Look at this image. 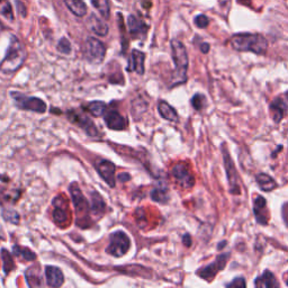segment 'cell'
<instances>
[{"label": "cell", "instance_id": "44dd1931", "mask_svg": "<svg viewBox=\"0 0 288 288\" xmlns=\"http://www.w3.org/2000/svg\"><path fill=\"white\" fill-rule=\"evenodd\" d=\"M254 286L257 288H274L279 287V284L276 280V277L272 272H270L269 270H265L263 275L257 277V279L254 280Z\"/></svg>", "mask_w": 288, "mask_h": 288}, {"label": "cell", "instance_id": "3957f363", "mask_svg": "<svg viewBox=\"0 0 288 288\" xmlns=\"http://www.w3.org/2000/svg\"><path fill=\"white\" fill-rule=\"evenodd\" d=\"M171 51L172 59H174L176 71L172 77V87L184 83L187 80V70H188V54L185 45L178 40L171 41Z\"/></svg>", "mask_w": 288, "mask_h": 288}, {"label": "cell", "instance_id": "8fae6325", "mask_svg": "<svg viewBox=\"0 0 288 288\" xmlns=\"http://www.w3.org/2000/svg\"><path fill=\"white\" fill-rule=\"evenodd\" d=\"M253 214L257 222L261 225H267L269 222V212L267 208V201L263 196H257L253 202Z\"/></svg>", "mask_w": 288, "mask_h": 288}, {"label": "cell", "instance_id": "d590c367", "mask_svg": "<svg viewBox=\"0 0 288 288\" xmlns=\"http://www.w3.org/2000/svg\"><path fill=\"white\" fill-rule=\"evenodd\" d=\"M227 287H234V288H245L247 287V282L243 277H238V278L233 279L230 284L227 285Z\"/></svg>", "mask_w": 288, "mask_h": 288}, {"label": "cell", "instance_id": "74e56055", "mask_svg": "<svg viewBox=\"0 0 288 288\" xmlns=\"http://www.w3.org/2000/svg\"><path fill=\"white\" fill-rule=\"evenodd\" d=\"M281 214H282V218H284V222L286 224V227L288 228V203H285L284 205H282Z\"/></svg>", "mask_w": 288, "mask_h": 288}, {"label": "cell", "instance_id": "60d3db41", "mask_svg": "<svg viewBox=\"0 0 288 288\" xmlns=\"http://www.w3.org/2000/svg\"><path fill=\"white\" fill-rule=\"evenodd\" d=\"M201 51L203 52V53H207V52L209 51V44L208 43H203L201 45Z\"/></svg>", "mask_w": 288, "mask_h": 288}, {"label": "cell", "instance_id": "9a60e30c", "mask_svg": "<svg viewBox=\"0 0 288 288\" xmlns=\"http://www.w3.org/2000/svg\"><path fill=\"white\" fill-rule=\"evenodd\" d=\"M105 123H106L108 129L115 131L124 130L127 126V119L116 111H112L106 114V116H105Z\"/></svg>", "mask_w": 288, "mask_h": 288}, {"label": "cell", "instance_id": "e575fe53", "mask_svg": "<svg viewBox=\"0 0 288 288\" xmlns=\"http://www.w3.org/2000/svg\"><path fill=\"white\" fill-rule=\"evenodd\" d=\"M4 218L10 223H14V224L19 223V215L15 211H5Z\"/></svg>", "mask_w": 288, "mask_h": 288}, {"label": "cell", "instance_id": "d4e9b609", "mask_svg": "<svg viewBox=\"0 0 288 288\" xmlns=\"http://www.w3.org/2000/svg\"><path fill=\"white\" fill-rule=\"evenodd\" d=\"M151 198L156 203L160 204H166L169 201V194H168V188L167 187H155L154 189L151 191Z\"/></svg>", "mask_w": 288, "mask_h": 288}, {"label": "cell", "instance_id": "4dcf8cb0", "mask_svg": "<svg viewBox=\"0 0 288 288\" xmlns=\"http://www.w3.org/2000/svg\"><path fill=\"white\" fill-rule=\"evenodd\" d=\"M0 14L5 16V18H7L9 22H13L14 20L13 9L8 0H0Z\"/></svg>", "mask_w": 288, "mask_h": 288}, {"label": "cell", "instance_id": "ac0fdd59", "mask_svg": "<svg viewBox=\"0 0 288 288\" xmlns=\"http://www.w3.org/2000/svg\"><path fill=\"white\" fill-rule=\"evenodd\" d=\"M88 28L98 36H106L108 34V26L96 15H90L87 19Z\"/></svg>", "mask_w": 288, "mask_h": 288}, {"label": "cell", "instance_id": "ba28073f", "mask_svg": "<svg viewBox=\"0 0 288 288\" xmlns=\"http://www.w3.org/2000/svg\"><path fill=\"white\" fill-rule=\"evenodd\" d=\"M105 53H106V49L101 41L95 38L87 39L85 43V57L90 63H102Z\"/></svg>", "mask_w": 288, "mask_h": 288}, {"label": "cell", "instance_id": "bcb514c9", "mask_svg": "<svg viewBox=\"0 0 288 288\" xmlns=\"http://www.w3.org/2000/svg\"><path fill=\"white\" fill-rule=\"evenodd\" d=\"M286 284H287V286H288V275H287V279H286Z\"/></svg>", "mask_w": 288, "mask_h": 288}, {"label": "cell", "instance_id": "9c48e42d", "mask_svg": "<svg viewBox=\"0 0 288 288\" xmlns=\"http://www.w3.org/2000/svg\"><path fill=\"white\" fill-rule=\"evenodd\" d=\"M230 258V253H222L216 257V259L213 261L212 264H209L206 267H203L200 270L197 271V276H200L201 278L206 281H212L219 271L224 269V267L227 266L228 260Z\"/></svg>", "mask_w": 288, "mask_h": 288}, {"label": "cell", "instance_id": "f35d334b", "mask_svg": "<svg viewBox=\"0 0 288 288\" xmlns=\"http://www.w3.org/2000/svg\"><path fill=\"white\" fill-rule=\"evenodd\" d=\"M182 242H184V244L186 245V247H190L191 245V237L189 234H185L184 235V238H182Z\"/></svg>", "mask_w": 288, "mask_h": 288}, {"label": "cell", "instance_id": "836d02e7", "mask_svg": "<svg viewBox=\"0 0 288 288\" xmlns=\"http://www.w3.org/2000/svg\"><path fill=\"white\" fill-rule=\"evenodd\" d=\"M57 50H59L61 53H63V54H69L71 52V44H70L69 40H67L65 38L61 39L59 44H57Z\"/></svg>", "mask_w": 288, "mask_h": 288}, {"label": "cell", "instance_id": "d6986e66", "mask_svg": "<svg viewBox=\"0 0 288 288\" xmlns=\"http://www.w3.org/2000/svg\"><path fill=\"white\" fill-rule=\"evenodd\" d=\"M144 60H145V55L143 52H141L139 50H133L132 54H131L130 66L127 69L131 71H135L136 73H139V75H143Z\"/></svg>", "mask_w": 288, "mask_h": 288}, {"label": "cell", "instance_id": "7a4b0ae2", "mask_svg": "<svg viewBox=\"0 0 288 288\" xmlns=\"http://www.w3.org/2000/svg\"><path fill=\"white\" fill-rule=\"evenodd\" d=\"M26 59V51L24 45L22 44L16 36L10 38V43L5 55L4 60L0 63V70L5 73L16 72L20 67L24 65Z\"/></svg>", "mask_w": 288, "mask_h": 288}, {"label": "cell", "instance_id": "5b68a950", "mask_svg": "<svg viewBox=\"0 0 288 288\" xmlns=\"http://www.w3.org/2000/svg\"><path fill=\"white\" fill-rule=\"evenodd\" d=\"M222 154H223V161L225 171H227V177L230 185V193L233 195H240L241 194V186H240V178L238 175V171L235 169L234 162L230 155L227 145L225 143L222 144Z\"/></svg>", "mask_w": 288, "mask_h": 288}, {"label": "cell", "instance_id": "30bf717a", "mask_svg": "<svg viewBox=\"0 0 288 288\" xmlns=\"http://www.w3.org/2000/svg\"><path fill=\"white\" fill-rule=\"evenodd\" d=\"M172 177L178 185L184 189H190V188L195 185V178H194L193 172L190 171L189 167H188L184 162H179L174 166L171 170Z\"/></svg>", "mask_w": 288, "mask_h": 288}, {"label": "cell", "instance_id": "484cf974", "mask_svg": "<svg viewBox=\"0 0 288 288\" xmlns=\"http://www.w3.org/2000/svg\"><path fill=\"white\" fill-rule=\"evenodd\" d=\"M105 211V202L103 201L102 196L99 194L95 193L92 195V205L90 207V212L92 215L101 217Z\"/></svg>", "mask_w": 288, "mask_h": 288}, {"label": "cell", "instance_id": "4316f807", "mask_svg": "<svg viewBox=\"0 0 288 288\" xmlns=\"http://www.w3.org/2000/svg\"><path fill=\"white\" fill-rule=\"evenodd\" d=\"M91 4L105 19H108L111 16V6L108 0H91Z\"/></svg>", "mask_w": 288, "mask_h": 288}, {"label": "cell", "instance_id": "e0dca14e", "mask_svg": "<svg viewBox=\"0 0 288 288\" xmlns=\"http://www.w3.org/2000/svg\"><path fill=\"white\" fill-rule=\"evenodd\" d=\"M287 104L282 101L281 98H276L269 106V112L272 120H274L275 123L281 122V119L285 117L287 113Z\"/></svg>", "mask_w": 288, "mask_h": 288}, {"label": "cell", "instance_id": "ee69618b", "mask_svg": "<svg viewBox=\"0 0 288 288\" xmlns=\"http://www.w3.org/2000/svg\"><path fill=\"white\" fill-rule=\"evenodd\" d=\"M238 3L240 4H250V0H238Z\"/></svg>", "mask_w": 288, "mask_h": 288}, {"label": "cell", "instance_id": "7c38bea8", "mask_svg": "<svg viewBox=\"0 0 288 288\" xmlns=\"http://www.w3.org/2000/svg\"><path fill=\"white\" fill-rule=\"evenodd\" d=\"M96 168L98 174L106 181V184L111 187H115V166L113 162L108 160H102L96 165Z\"/></svg>", "mask_w": 288, "mask_h": 288}, {"label": "cell", "instance_id": "52a82bcc", "mask_svg": "<svg viewBox=\"0 0 288 288\" xmlns=\"http://www.w3.org/2000/svg\"><path fill=\"white\" fill-rule=\"evenodd\" d=\"M15 105L20 109L25 111H32L35 113H45L46 112V104L38 97H26L19 92H12Z\"/></svg>", "mask_w": 288, "mask_h": 288}, {"label": "cell", "instance_id": "cb8c5ba5", "mask_svg": "<svg viewBox=\"0 0 288 288\" xmlns=\"http://www.w3.org/2000/svg\"><path fill=\"white\" fill-rule=\"evenodd\" d=\"M158 111L161 116L167 120H170V122H177L178 120V114L175 111V108L170 106V105L167 102H164V101L159 102Z\"/></svg>", "mask_w": 288, "mask_h": 288}, {"label": "cell", "instance_id": "6da1fadb", "mask_svg": "<svg viewBox=\"0 0 288 288\" xmlns=\"http://www.w3.org/2000/svg\"><path fill=\"white\" fill-rule=\"evenodd\" d=\"M231 45L234 50L241 52H252L258 55L265 54L268 49V42L260 34L241 33L235 34L231 39Z\"/></svg>", "mask_w": 288, "mask_h": 288}, {"label": "cell", "instance_id": "5bb4252c", "mask_svg": "<svg viewBox=\"0 0 288 288\" xmlns=\"http://www.w3.org/2000/svg\"><path fill=\"white\" fill-rule=\"evenodd\" d=\"M69 115H70V118L72 122L79 125V126L85 131L88 135H90V136L98 135L96 125L91 122L90 118H88L87 116H81V115L76 114V113H70Z\"/></svg>", "mask_w": 288, "mask_h": 288}, {"label": "cell", "instance_id": "f546056e", "mask_svg": "<svg viewBox=\"0 0 288 288\" xmlns=\"http://www.w3.org/2000/svg\"><path fill=\"white\" fill-rule=\"evenodd\" d=\"M14 254H16L17 257H20L26 261H33L36 259V254L33 252L32 250H29L27 248L19 247V245H15L14 247Z\"/></svg>", "mask_w": 288, "mask_h": 288}, {"label": "cell", "instance_id": "4fadbf2b", "mask_svg": "<svg viewBox=\"0 0 288 288\" xmlns=\"http://www.w3.org/2000/svg\"><path fill=\"white\" fill-rule=\"evenodd\" d=\"M54 209L52 215H53V221L56 224H65L68 221V212H67V203L63 200V197H55V200L53 201Z\"/></svg>", "mask_w": 288, "mask_h": 288}, {"label": "cell", "instance_id": "8992f818", "mask_svg": "<svg viewBox=\"0 0 288 288\" xmlns=\"http://www.w3.org/2000/svg\"><path fill=\"white\" fill-rule=\"evenodd\" d=\"M131 247V241L127 234L123 231H116L111 235L108 247L106 248V252L113 257H123L127 253Z\"/></svg>", "mask_w": 288, "mask_h": 288}, {"label": "cell", "instance_id": "603a6c76", "mask_svg": "<svg viewBox=\"0 0 288 288\" xmlns=\"http://www.w3.org/2000/svg\"><path fill=\"white\" fill-rule=\"evenodd\" d=\"M257 184L263 189L264 191H271L277 188V182L272 177L268 176L267 174H258L255 177Z\"/></svg>", "mask_w": 288, "mask_h": 288}, {"label": "cell", "instance_id": "d6a6232c", "mask_svg": "<svg viewBox=\"0 0 288 288\" xmlns=\"http://www.w3.org/2000/svg\"><path fill=\"white\" fill-rule=\"evenodd\" d=\"M2 255H3V259H4V269L6 271V274L12 270L14 268V263H13V259H12V255L8 252L7 250L3 249L2 250Z\"/></svg>", "mask_w": 288, "mask_h": 288}, {"label": "cell", "instance_id": "b9f144b4", "mask_svg": "<svg viewBox=\"0 0 288 288\" xmlns=\"http://www.w3.org/2000/svg\"><path fill=\"white\" fill-rule=\"evenodd\" d=\"M219 4H221V6H228L229 7V5H230V0H218Z\"/></svg>", "mask_w": 288, "mask_h": 288}, {"label": "cell", "instance_id": "7402d4cb", "mask_svg": "<svg viewBox=\"0 0 288 288\" xmlns=\"http://www.w3.org/2000/svg\"><path fill=\"white\" fill-rule=\"evenodd\" d=\"M67 8L78 17L86 16L87 6L83 0H63Z\"/></svg>", "mask_w": 288, "mask_h": 288}, {"label": "cell", "instance_id": "ab89813d", "mask_svg": "<svg viewBox=\"0 0 288 288\" xmlns=\"http://www.w3.org/2000/svg\"><path fill=\"white\" fill-rule=\"evenodd\" d=\"M130 175H127V174H122V175H118V179L120 180V181H127V180H130Z\"/></svg>", "mask_w": 288, "mask_h": 288}, {"label": "cell", "instance_id": "f1b7e54d", "mask_svg": "<svg viewBox=\"0 0 288 288\" xmlns=\"http://www.w3.org/2000/svg\"><path fill=\"white\" fill-rule=\"evenodd\" d=\"M42 277L38 272V270L29 268L26 271V280L30 287H40L42 285Z\"/></svg>", "mask_w": 288, "mask_h": 288}, {"label": "cell", "instance_id": "1f68e13d", "mask_svg": "<svg viewBox=\"0 0 288 288\" xmlns=\"http://www.w3.org/2000/svg\"><path fill=\"white\" fill-rule=\"evenodd\" d=\"M191 105L196 111H202V109L206 106V97L202 95V93H196V95L191 98Z\"/></svg>", "mask_w": 288, "mask_h": 288}, {"label": "cell", "instance_id": "7bdbcfd3", "mask_svg": "<svg viewBox=\"0 0 288 288\" xmlns=\"http://www.w3.org/2000/svg\"><path fill=\"white\" fill-rule=\"evenodd\" d=\"M224 247H227V241H222V242H219L217 250H222Z\"/></svg>", "mask_w": 288, "mask_h": 288}, {"label": "cell", "instance_id": "83f0119b", "mask_svg": "<svg viewBox=\"0 0 288 288\" xmlns=\"http://www.w3.org/2000/svg\"><path fill=\"white\" fill-rule=\"evenodd\" d=\"M87 109H88V112L92 115V116H95V117L103 116L104 113L106 112V104L103 102H99V101L91 102L88 105Z\"/></svg>", "mask_w": 288, "mask_h": 288}, {"label": "cell", "instance_id": "277c9868", "mask_svg": "<svg viewBox=\"0 0 288 288\" xmlns=\"http://www.w3.org/2000/svg\"><path fill=\"white\" fill-rule=\"evenodd\" d=\"M70 194L72 197L73 205H75L77 216H78V224L81 228H86L89 225V213H90V207L88 205L85 196L81 189L78 186L77 182H72L70 185Z\"/></svg>", "mask_w": 288, "mask_h": 288}, {"label": "cell", "instance_id": "f6af8a7d", "mask_svg": "<svg viewBox=\"0 0 288 288\" xmlns=\"http://www.w3.org/2000/svg\"><path fill=\"white\" fill-rule=\"evenodd\" d=\"M3 29H4V25L2 24V22H0V33L3 32Z\"/></svg>", "mask_w": 288, "mask_h": 288}, {"label": "cell", "instance_id": "2e32d148", "mask_svg": "<svg viewBox=\"0 0 288 288\" xmlns=\"http://www.w3.org/2000/svg\"><path fill=\"white\" fill-rule=\"evenodd\" d=\"M46 282L50 287H60L63 285L65 276L60 268L54 266H48L45 268Z\"/></svg>", "mask_w": 288, "mask_h": 288}, {"label": "cell", "instance_id": "ffe728a7", "mask_svg": "<svg viewBox=\"0 0 288 288\" xmlns=\"http://www.w3.org/2000/svg\"><path fill=\"white\" fill-rule=\"evenodd\" d=\"M127 25L131 35L133 38H140V36H144L148 30V26H146L142 20H140L134 15H130L127 19Z\"/></svg>", "mask_w": 288, "mask_h": 288}, {"label": "cell", "instance_id": "8d00e7d4", "mask_svg": "<svg viewBox=\"0 0 288 288\" xmlns=\"http://www.w3.org/2000/svg\"><path fill=\"white\" fill-rule=\"evenodd\" d=\"M208 23H209V20L205 16V15H198V16L195 18V25L197 26V27H200V28L207 27Z\"/></svg>", "mask_w": 288, "mask_h": 288}]
</instances>
